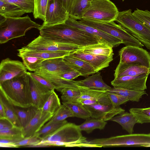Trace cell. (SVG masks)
Returning a JSON list of instances; mask_svg holds the SVG:
<instances>
[{"mask_svg":"<svg viewBox=\"0 0 150 150\" xmlns=\"http://www.w3.org/2000/svg\"><path fill=\"white\" fill-rule=\"evenodd\" d=\"M40 35L58 42L71 44L84 48L100 44L94 36L65 23L41 28Z\"/></svg>","mask_w":150,"mask_h":150,"instance_id":"6da1fadb","label":"cell"},{"mask_svg":"<svg viewBox=\"0 0 150 150\" xmlns=\"http://www.w3.org/2000/svg\"><path fill=\"white\" fill-rule=\"evenodd\" d=\"M27 72L0 83V93L15 107L27 108L32 106L29 77Z\"/></svg>","mask_w":150,"mask_h":150,"instance_id":"7a4b0ae2","label":"cell"},{"mask_svg":"<svg viewBox=\"0 0 150 150\" xmlns=\"http://www.w3.org/2000/svg\"><path fill=\"white\" fill-rule=\"evenodd\" d=\"M41 27L28 15L23 17H3L0 21V43L4 44L11 40L24 36L28 30L33 28L39 30Z\"/></svg>","mask_w":150,"mask_h":150,"instance_id":"3957f363","label":"cell"},{"mask_svg":"<svg viewBox=\"0 0 150 150\" xmlns=\"http://www.w3.org/2000/svg\"><path fill=\"white\" fill-rule=\"evenodd\" d=\"M79 125L67 122L53 132L41 139V141L65 143L67 147H95L83 136Z\"/></svg>","mask_w":150,"mask_h":150,"instance_id":"277c9868","label":"cell"},{"mask_svg":"<svg viewBox=\"0 0 150 150\" xmlns=\"http://www.w3.org/2000/svg\"><path fill=\"white\" fill-rule=\"evenodd\" d=\"M132 13L131 9L119 12L115 21L150 49V29L134 18Z\"/></svg>","mask_w":150,"mask_h":150,"instance_id":"5b68a950","label":"cell"},{"mask_svg":"<svg viewBox=\"0 0 150 150\" xmlns=\"http://www.w3.org/2000/svg\"><path fill=\"white\" fill-rule=\"evenodd\" d=\"M96 147L138 146L150 147V133L130 134L89 141Z\"/></svg>","mask_w":150,"mask_h":150,"instance_id":"8992f818","label":"cell"},{"mask_svg":"<svg viewBox=\"0 0 150 150\" xmlns=\"http://www.w3.org/2000/svg\"><path fill=\"white\" fill-rule=\"evenodd\" d=\"M119 11L110 0H91L82 19L98 22L115 21Z\"/></svg>","mask_w":150,"mask_h":150,"instance_id":"52a82bcc","label":"cell"},{"mask_svg":"<svg viewBox=\"0 0 150 150\" xmlns=\"http://www.w3.org/2000/svg\"><path fill=\"white\" fill-rule=\"evenodd\" d=\"M85 25L96 28L121 40L125 46L142 47L144 45L120 24L114 21L98 22L84 19L79 21Z\"/></svg>","mask_w":150,"mask_h":150,"instance_id":"ba28073f","label":"cell"},{"mask_svg":"<svg viewBox=\"0 0 150 150\" xmlns=\"http://www.w3.org/2000/svg\"><path fill=\"white\" fill-rule=\"evenodd\" d=\"M118 53L120 63L142 66L150 69V54L142 47L125 46L119 50Z\"/></svg>","mask_w":150,"mask_h":150,"instance_id":"9c48e42d","label":"cell"},{"mask_svg":"<svg viewBox=\"0 0 150 150\" xmlns=\"http://www.w3.org/2000/svg\"><path fill=\"white\" fill-rule=\"evenodd\" d=\"M30 50L57 52L67 51L70 52L76 51L83 48L71 44L56 42L40 35L36 38L23 47Z\"/></svg>","mask_w":150,"mask_h":150,"instance_id":"30bf717a","label":"cell"},{"mask_svg":"<svg viewBox=\"0 0 150 150\" xmlns=\"http://www.w3.org/2000/svg\"><path fill=\"white\" fill-rule=\"evenodd\" d=\"M69 25L85 31L95 37L101 44L112 48L119 46L122 42L117 38L96 28L83 24L69 17L65 22Z\"/></svg>","mask_w":150,"mask_h":150,"instance_id":"8fae6325","label":"cell"},{"mask_svg":"<svg viewBox=\"0 0 150 150\" xmlns=\"http://www.w3.org/2000/svg\"><path fill=\"white\" fill-rule=\"evenodd\" d=\"M69 17L68 13L58 0H49L45 19L41 28L64 23Z\"/></svg>","mask_w":150,"mask_h":150,"instance_id":"7c38bea8","label":"cell"},{"mask_svg":"<svg viewBox=\"0 0 150 150\" xmlns=\"http://www.w3.org/2000/svg\"><path fill=\"white\" fill-rule=\"evenodd\" d=\"M149 74H143L134 76H125L115 78L111 84L115 88L131 90H145Z\"/></svg>","mask_w":150,"mask_h":150,"instance_id":"4fadbf2b","label":"cell"},{"mask_svg":"<svg viewBox=\"0 0 150 150\" xmlns=\"http://www.w3.org/2000/svg\"><path fill=\"white\" fill-rule=\"evenodd\" d=\"M23 62L9 58L2 60L0 64V83L12 79L27 72Z\"/></svg>","mask_w":150,"mask_h":150,"instance_id":"5bb4252c","label":"cell"},{"mask_svg":"<svg viewBox=\"0 0 150 150\" xmlns=\"http://www.w3.org/2000/svg\"><path fill=\"white\" fill-rule=\"evenodd\" d=\"M84 106L89 112L91 117L106 121L125 112V110L120 106L115 107L112 104L97 103Z\"/></svg>","mask_w":150,"mask_h":150,"instance_id":"9a60e30c","label":"cell"},{"mask_svg":"<svg viewBox=\"0 0 150 150\" xmlns=\"http://www.w3.org/2000/svg\"><path fill=\"white\" fill-rule=\"evenodd\" d=\"M81 50L71 52L69 54L90 64L94 68L96 73L108 67L113 60V56H108L91 54L83 52Z\"/></svg>","mask_w":150,"mask_h":150,"instance_id":"2e32d148","label":"cell"},{"mask_svg":"<svg viewBox=\"0 0 150 150\" xmlns=\"http://www.w3.org/2000/svg\"><path fill=\"white\" fill-rule=\"evenodd\" d=\"M29 77L32 106L41 109L53 90L40 84L29 76Z\"/></svg>","mask_w":150,"mask_h":150,"instance_id":"e0dca14e","label":"cell"},{"mask_svg":"<svg viewBox=\"0 0 150 150\" xmlns=\"http://www.w3.org/2000/svg\"><path fill=\"white\" fill-rule=\"evenodd\" d=\"M71 69L64 61L63 57H57L44 60L34 73L38 75L57 74Z\"/></svg>","mask_w":150,"mask_h":150,"instance_id":"ac0fdd59","label":"cell"},{"mask_svg":"<svg viewBox=\"0 0 150 150\" xmlns=\"http://www.w3.org/2000/svg\"><path fill=\"white\" fill-rule=\"evenodd\" d=\"M54 114L38 110L33 118L22 131L24 138L32 136L38 132L52 118Z\"/></svg>","mask_w":150,"mask_h":150,"instance_id":"d6986e66","label":"cell"},{"mask_svg":"<svg viewBox=\"0 0 150 150\" xmlns=\"http://www.w3.org/2000/svg\"><path fill=\"white\" fill-rule=\"evenodd\" d=\"M76 84L79 86L86 88L91 89L107 91L111 89L103 81L100 72L88 76L84 80L75 81Z\"/></svg>","mask_w":150,"mask_h":150,"instance_id":"ffe728a7","label":"cell"},{"mask_svg":"<svg viewBox=\"0 0 150 150\" xmlns=\"http://www.w3.org/2000/svg\"><path fill=\"white\" fill-rule=\"evenodd\" d=\"M63 58L64 61L71 69L79 72L82 76H88L96 73L94 68L90 64L69 54Z\"/></svg>","mask_w":150,"mask_h":150,"instance_id":"44dd1931","label":"cell"},{"mask_svg":"<svg viewBox=\"0 0 150 150\" xmlns=\"http://www.w3.org/2000/svg\"><path fill=\"white\" fill-rule=\"evenodd\" d=\"M114 71L115 78L125 76H134L143 74H149L150 69L142 66L127 65L119 63Z\"/></svg>","mask_w":150,"mask_h":150,"instance_id":"7402d4cb","label":"cell"},{"mask_svg":"<svg viewBox=\"0 0 150 150\" xmlns=\"http://www.w3.org/2000/svg\"><path fill=\"white\" fill-rule=\"evenodd\" d=\"M17 55H27L38 57L45 60L63 57L71 52L67 51L50 52L36 51L25 49L23 47L18 50Z\"/></svg>","mask_w":150,"mask_h":150,"instance_id":"603a6c76","label":"cell"},{"mask_svg":"<svg viewBox=\"0 0 150 150\" xmlns=\"http://www.w3.org/2000/svg\"><path fill=\"white\" fill-rule=\"evenodd\" d=\"M50 82L54 85L56 89L61 92L65 88L79 89L75 81L63 79L55 74H44L38 75Z\"/></svg>","mask_w":150,"mask_h":150,"instance_id":"cb8c5ba5","label":"cell"},{"mask_svg":"<svg viewBox=\"0 0 150 150\" xmlns=\"http://www.w3.org/2000/svg\"><path fill=\"white\" fill-rule=\"evenodd\" d=\"M79 89L81 93L80 98L96 100L103 104H112L107 96V91L96 90L80 86Z\"/></svg>","mask_w":150,"mask_h":150,"instance_id":"d4e9b609","label":"cell"},{"mask_svg":"<svg viewBox=\"0 0 150 150\" xmlns=\"http://www.w3.org/2000/svg\"><path fill=\"white\" fill-rule=\"evenodd\" d=\"M0 103L4 107L6 120L10 122L13 127L22 128L19 117L15 111V106L11 104L0 93Z\"/></svg>","mask_w":150,"mask_h":150,"instance_id":"484cf974","label":"cell"},{"mask_svg":"<svg viewBox=\"0 0 150 150\" xmlns=\"http://www.w3.org/2000/svg\"><path fill=\"white\" fill-rule=\"evenodd\" d=\"M110 120L119 124L122 126V129L129 134L134 132V127L137 123V121L134 115L130 112H125L114 116Z\"/></svg>","mask_w":150,"mask_h":150,"instance_id":"4316f807","label":"cell"},{"mask_svg":"<svg viewBox=\"0 0 150 150\" xmlns=\"http://www.w3.org/2000/svg\"><path fill=\"white\" fill-rule=\"evenodd\" d=\"M25 12L14 4L0 0V14L5 18L20 17Z\"/></svg>","mask_w":150,"mask_h":150,"instance_id":"83f0119b","label":"cell"},{"mask_svg":"<svg viewBox=\"0 0 150 150\" xmlns=\"http://www.w3.org/2000/svg\"><path fill=\"white\" fill-rule=\"evenodd\" d=\"M107 91L120 94L133 102L139 101L142 96L147 94L145 90H131L122 88H112Z\"/></svg>","mask_w":150,"mask_h":150,"instance_id":"f1b7e54d","label":"cell"},{"mask_svg":"<svg viewBox=\"0 0 150 150\" xmlns=\"http://www.w3.org/2000/svg\"><path fill=\"white\" fill-rule=\"evenodd\" d=\"M91 0H74L69 17L76 20L82 19L84 11L89 6Z\"/></svg>","mask_w":150,"mask_h":150,"instance_id":"f546056e","label":"cell"},{"mask_svg":"<svg viewBox=\"0 0 150 150\" xmlns=\"http://www.w3.org/2000/svg\"><path fill=\"white\" fill-rule=\"evenodd\" d=\"M86 120L84 122L79 126L81 131H84L88 134L96 129H103L107 124L106 121L91 117Z\"/></svg>","mask_w":150,"mask_h":150,"instance_id":"4dcf8cb0","label":"cell"},{"mask_svg":"<svg viewBox=\"0 0 150 150\" xmlns=\"http://www.w3.org/2000/svg\"><path fill=\"white\" fill-rule=\"evenodd\" d=\"M72 112L73 117L86 119L91 117L90 114L84 105L78 102H62Z\"/></svg>","mask_w":150,"mask_h":150,"instance_id":"1f68e13d","label":"cell"},{"mask_svg":"<svg viewBox=\"0 0 150 150\" xmlns=\"http://www.w3.org/2000/svg\"><path fill=\"white\" fill-rule=\"evenodd\" d=\"M112 48L108 46L99 44L84 48L81 50L85 53L110 56L114 54Z\"/></svg>","mask_w":150,"mask_h":150,"instance_id":"d6a6232c","label":"cell"},{"mask_svg":"<svg viewBox=\"0 0 150 150\" xmlns=\"http://www.w3.org/2000/svg\"><path fill=\"white\" fill-rule=\"evenodd\" d=\"M15 111L20 121L22 128L26 126L33 118L36 113L38 109L31 106L26 110H22L15 108Z\"/></svg>","mask_w":150,"mask_h":150,"instance_id":"836d02e7","label":"cell"},{"mask_svg":"<svg viewBox=\"0 0 150 150\" xmlns=\"http://www.w3.org/2000/svg\"><path fill=\"white\" fill-rule=\"evenodd\" d=\"M61 105L58 96L53 90L41 109L44 112L54 115Z\"/></svg>","mask_w":150,"mask_h":150,"instance_id":"e575fe53","label":"cell"},{"mask_svg":"<svg viewBox=\"0 0 150 150\" xmlns=\"http://www.w3.org/2000/svg\"><path fill=\"white\" fill-rule=\"evenodd\" d=\"M129 111L134 116L137 123H150V107L144 108H132Z\"/></svg>","mask_w":150,"mask_h":150,"instance_id":"d590c367","label":"cell"},{"mask_svg":"<svg viewBox=\"0 0 150 150\" xmlns=\"http://www.w3.org/2000/svg\"><path fill=\"white\" fill-rule=\"evenodd\" d=\"M67 122L66 120L50 123L47 122L35 134L36 135L41 139L42 138L54 132Z\"/></svg>","mask_w":150,"mask_h":150,"instance_id":"8d00e7d4","label":"cell"},{"mask_svg":"<svg viewBox=\"0 0 150 150\" xmlns=\"http://www.w3.org/2000/svg\"><path fill=\"white\" fill-rule=\"evenodd\" d=\"M49 0H34L33 13L35 18H39L43 21L45 20L46 13Z\"/></svg>","mask_w":150,"mask_h":150,"instance_id":"74e56055","label":"cell"},{"mask_svg":"<svg viewBox=\"0 0 150 150\" xmlns=\"http://www.w3.org/2000/svg\"><path fill=\"white\" fill-rule=\"evenodd\" d=\"M69 117H73L72 112L67 107L62 104L47 122L50 123L62 121Z\"/></svg>","mask_w":150,"mask_h":150,"instance_id":"f35d334b","label":"cell"},{"mask_svg":"<svg viewBox=\"0 0 150 150\" xmlns=\"http://www.w3.org/2000/svg\"><path fill=\"white\" fill-rule=\"evenodd\" d=\"M19 57L21 58L27 69L30 71H36L42 62L45 60L38 57L27 55H21Z\"/></svg>","mask_w":150,"mask_h":150,"instance_id":"ab89813d","label":"cell"},{"mask_svg":"<svg viewBox=\"0 0 150 150\" xmlns=\"http://www.w3.org/2000/svg\"><path fill=\"white\" fill-rule=\"evenodd\" d=\"M61 98L62 102H77L80 98L81 93L79 89L70 88H63L60 92Z\"/></svg>","mask_w":150,"mask_h":150,"instance_id":"60d3db41","label":"cell"},{"mask_svg":"<svg viewBox=\"0 0 150 150\" xmlns=\"http://www.w3.org/2000/svg\"><path fill=\"white\" fill-rule=\"evenodd\" d=\"M22 129L12 126L0 129V137L22 140L24 138Z\"/></svg>","mask_w":150,"mask_h":150,"instance_id":"b9f144b4","label":"cell"},{"mask_svg":"<svg viewBox=\"0 0 150 150\" xmlns=\"http://www.w3.org/2000/svg\"><path fill=\"white\" fill-rule=\"evenodd\" d=\"M20 7L25 13H33L34 0H2Z\"/></svg>","mask_w":150,"mask_h":150,"instance_id":"7bdbcfd3","label":"cell"},{"mask_svg":"<svg viewBox=\"0 0 150 150\" xmlns=\"http://www.w3.org/2000/svg\"><path fill=\"white\" fill-rule=\"evenodd\" d=\"M133 17L150 29V11L137 8L132 12Z\"/></svg>","mask_w":150,"mask_h":150,"instance_id":"ee69618b","label":"cell"},{"mask_svg":"<svg viewBox=\"0 0 150 150\" xmlns=\"http://www.w3.org/2000/svg\"><path fill=\"white\" fill-rule=\"evenodd\" d=\"M41 139L36 135L24 138L15 144L16 148L21 146L35 147L41 141Z\"/></svg>","mask_w":150,"mask_h":150,"instance_id":"f6af8a7d","label":"cell"},{"mask_svg":"<svg viewBox=\"0 0 150 150\" xmlns=\"http://www.w3.org/2000/svg\"><path fill=\"white\" fill-rule=\"evenodd\" d=\"M107 91V95L109 98L112 105L115 107H118L129 101L125 97L117 93Z\"/></svg>","mask_w":150,"mask_h":150,"instance_id":"bcb514c9","label":"cell"},{"mask_svg":"<svg viewBox=\"0 0 150 150\" xmlns=\"http://www.w3.org/2000/svg\"><path fill=\"white\" fill-rule=\"evenodd\" d=\"M29 76L36 81L51 90L55 89L54 85L50 82L35 73L27 72Z\"/></svg>","mask_w":150,"mask_h":150,"instance_id":"7dc6e473","label":"cell"},{"mask_svg":"<svg viewBox=\"0 0 150 150\" xmlns=\"http://www.w3.org/2000/svg\"><path fill=\"white\" fill-rule=\"evenodd\" d=\"M62 78L69 80H72L78 76H81V74L77 71L71 69L63 73L55 74Z\"/></svg>","mask_w":150,"mask_h":150,"instance_id":"c3c4849f","label":"cell"},{"mask_svg":"<svg viewBox=\"0 0 150 150\" xmlns=\"http://www.w3.org/2000/svg\"><path fill=\"white\" fill-rule=\"evenodd\" d=\"M22 140L0 137V146L3 147L16 148L15 144Z\"/></svg>","mask_w":150,"mask_h":150,"instance_id":"681fc988","label":"cell"},{"mask_svg":"<svg viewBox=\"0 0 150 150\" xmlns=\"http://www.w3.org/2000/svg\"><path fill=\"white\" fill-rule=\"evenodd\" d=\"M69 14L71 10L74 0H58Z\"/></svg>","mask_w":150,"mask_h":150,"instance_id":"f907efd6","label":"cell"},{"mask_svg":"<svg viewBox=\"0 0 150 150\" xmlns=\"http://www.w3.org/2000/svg\"><path fill=\"white\" fill-rule=\"evenodd\" d=\"M77 101L83 105H90L97 103H102L96 100L88 99L79 98Z\"/></svg>","mask_w":150,"mask_h":150,"instance_id":"816d5d0a","label":"cell"},{"mask_svg":"<svg viewBox=\"0 0 150 150\" xmlns=\"http://www.w3.org/2000/svg\"><path fill=\"white\" fill-rule=\"evenodd\" d=\"M12 126L11 123L6 120H0V129Z\"/></svg>","mask_w":150,"mask_h":150,"instance_id":"f5cc1de1","label":"cell"},{"mask_svg":"<svg viewBox=\"0 0 150 150\" xmlns=\"http://www.w3.org/2000/svg\"><path fill=\"white\" fill-rule=\"evenodd\" d=\"M0 120H6L4 107L0 103Z\"/></svg>","mask_w":150,"mask_h":150,"instance_id":"db71d44e","label":"cell"},{"mask_svg":"<svg viewBox=\"0 0 150 150\" xmlns=\"http://www.w3.org/2000/svg\"></svg>","mask_w":150,"mask_h":150,"instance_id":"11a10c76","label":"cell"}]
</instances>
